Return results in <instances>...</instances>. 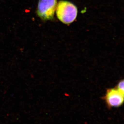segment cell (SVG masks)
Wrapping results in <instances>:
<instances>
[{
    "mask_svg": "<svg viewBox=\"0 0 124 124\" xmlns=\"http://www.w3.org/2000/svg\"><path fill=\"white\" fill-rule=\"evenodd\" d=\"M117 89L120 91L124 93V81L123 80L121 81L118 83Z\"/></svg>",
    "mask_w": 124,
    "mask_h": 124,
    "instance_id": "obj_4",
    "label": "cell"
},
{
    "mask_svg": "<svg viewBox=\"0 0 124 124\" xmlns=\"http://www.w3.org/2000/svg\"><path fill=\"white\" fill-rule=\"evenodd\" d=\"M56 14L58 19L65 24H68L75 20L77 9L75 5L66 1H60L56 7Z\"/></svg>",
    "mask_w": 124,
    "mask_h": 124,
    "instance_id": "obj_1",
    "label": "cell"
},
{
    "mask_svg": "<svg viewBox=\"0 0 124 124\" xmlns=\"http://www.w3.org/2000/svg\"><path fill=\"white\" fill-rule=\"evenodd\" d=\"M124 93L117 88L108 90L104 99L108 107L121 106L124 103Z\"/></svg>",
    "mask_w": 124,
    "mask_h": 124,
    "instance_id": "obj_3",
    "label": "cell"
},
{
    "mask_svg": "<svg viewBox=\"0 0 124 124\" xmlns=\"http://www.w3.org/2000/svg\"><path fill=\"white\" fill-rule=\"evenodd\" d=\"M57 0H39L37 13L44 20H51L54 18Z\"/></svg>",
    "mask_w": 124,
    "mask_h": 124,
    "instance_id": "obj_2",
    "label": "cell"
}]
</instances>
